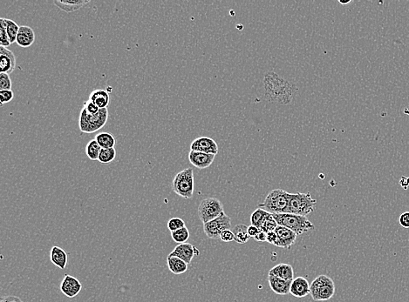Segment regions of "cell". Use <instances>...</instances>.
Here are the masks:
<instances>
[{"label":"cell","mask_w":409,"mask_h":302,"mask_svg":"<svg viewBox=\"0 0 409 302\" xmlns=\"http://www.w3.org/2000/svg\"><path fill=\"white\" fill-rule=\"evenodd\" d=\"M264 89L268 100L288 104L292 99L294 86L276 73H268L264 78Z\"/></svg>","instance_id":"obj_1"},{"label":"cell","mask_w":409,"mask_h":302,"mask_svg":"<svg viewBox=\"0 0 409 302\" xmlns=\"http://www.w3.org/2000/svg\"><path fill=\"white\" fill-rule=\"evenodd\" d=\"M258 208L272 214H289V193L280 188L272 190Z\"/></svg>","instance_id":"obj_2"},{"label":"cell","mask_w":409,"mask_h":302,"mask_svg":"<svg viewBox=\"0 0 409 302\" xmlns=\"http://www.w3.org/2000/svg\"><path fill=\"white\" fill-rule=\"evenodd\" d=\"M279 226H285L297 235L307 233L315 228L312 222L305 216H300L292 214H273Z\"/></svg>","instance_id":"obj_3"},{"label":"cell","mask_w":409,"mask_h":302,"mask_svg":"<svg viewBox=\"0 0 409 302\" xmlns=\"http://www.w3.org/2000/svg\"><path fill=\"white\" fill-rule=\"evenodd\" d=\"M108 119V108L100 109L96 114H90L83 107L81 109L79 120V126L81 132L84 133H93L102 129L107 124Z\"/></svg>","instance_id":"obj_4"},{"label":"cell","mask_w":409,"mask_h":302,"mask_svg":"<svg viewBox=\"0 0 409 302\" xmlns=\"http://www.w3.org/2000/svg\"><path fill=\"white\" fill-rule=\"evenodd\" d=\"M310 294L315 302H325L335 294V284L327 275H320L310 285Z\"/></svg>","instance_id":"obj_5"},{"label":"cell","mask_w":409,"mask_h":302,"mask_svg":"<svg viewBox=\"0 0 409 302\" xmlns=\"http://www.w3.org/2000/svg\"><path fill=\"white\" fill-rule=\"evenodd\" d=\"M316 204L310 193L289 194V214L306 217L314 211Z\"/></svg>","instance_id":"obj_6"},{"label":"cell","mask_w":409,"mask_h":302,"mask_svg":"<svg viewBox=\"0 0 409 302\" xmlns=\"http://www.w3.org/2000/svg\"><path fill=\"white\" fill-rule=\"evenodd\" d=\"M172 188L175 194L184 199H191L194 194V172L186 168L179 172L173 180Z\"/></svg>","instance_id":"obj_7"},{"label":"cell","mask_w":409,"mask_h":302,"mask_svg":"<svg viewBox=\"0 0 409 302\" xmlns=\"http://www.w3.org/2000/svg\"><path fill=\"white\" fill-rule=\"evenodd\" d=\"M199 219L203 224L211 221L224 213L222 202L216 198H207L200 203L197 209Z\"/></svg>","instance_id":"obj_8"},{"label":"cell","mask_w":409,"mask_h":302,"mask_svg":"<svg viewBox=\"0 0 409 302\" xmlns=\"http://www.w3.org/2000/svg\"><path fill=\"white\" fill-rule=\"evenodd\" d=\"M231 220L230 216L223 213L219 217L203 224V231L208 237L212 240H218L225 230L231 229Z\"/></svg>","instance_id":"obj_9"},{"label":"cell","mask_w":409,"mask_h":302,"mask_svg":"<svg viewBox=\"0 0 409 302\" xmlns=\"http://www.w3.org/2000/svg\"><path fill=\"white\" fill-rule=\"evenodd\" d=\"M200 254L199 250L190 243L179 244L174 247V249L169 254V256H174L181 259L183 262H186L188 265L191 264L194 256H197Z\"/></svg>","instance_id":"obj_10"},{"label":"cell","mask_w":409,"mask_h":302,"mask_svg":"<svg viewBox=\"0 0 409 302\" xmlns=\"http://www.w3.org/2000/svg\"><path fill=\"white\" fill-rule=\"evenodd\" d=\"M191 151L216 155L218 153V145L211 138L199 137L191 143Z\"/></svg>","instance_id":"obj_11"},{"label":"cell","mask_w":409,"mask_h":302,"mask_svg":"<svg viewBox=\"0 0 409 302\" xmlns=\"http://www.w3.org/2000/svg\"><path fill=\"white\" fill-rule=\"evenodd\" d=\"M278 236V242L276 243V246L282 247L284 249H290L291 246L295 243L298 235L285 226H279L275 230Z\"/></svg>","instance_id":"obj_12"},{"label":"cell","mask_w":409,"mask_h":302,"mask_svg":"<svg viewBox=\"0 0 409 302\" xmlns=\"http://www.w3.org/2000/svg\"><path fill=\"white\" fill-rule=\"evenodd\" d=\"M82 285L77 278L72 275H65L61 284V290L68 298H74L81 293Z\"/></svg>","instance_id":"obj_13"},{"label":"cell","mask_w":409,"mask_h":302,"mask_svg":"<svg viewBox=\"0 0 409 302\" xmlns=\"http://www.w3.org/2000/svg\"><path fill=\"white\" fill-rule=\"evenodd\" d=\"M16 65V58L14 53L6 47L0 46V73H12Z\"/></svg>","instance_id":"obj_14"},{"label":"cell","mask_w":409,"mask_h":302,"mask_svg":"<svg viewBox=\"0 0 409 302\" xmlns=\"http://www.w3.org/2000/svg\"><path fill=\"white\" fill-rule=\"evenodd\" d=\"M215 155L208 153L191 151L189 153V161L198 169L208 168L214 162Z\"/></svg>","instance_id":"obj_15"},{"label":"cell","mask_w":409,"mask_h":302,"mask_svg":"<svg viewBox=\"0 0 409 302\" xmlns=\"http://www.w3.org/2000/svg\"><path fill=\"white\" fill-rule=\"evenodd\" d=\"M268 282L272 290L277 294L280 295H286L290 294L292 281H285L283 279L276 277L274 275L268 274Z\"/></svg>","instance_id":"obj_16"},{"label":"cell","mask_w":409,"mask_h":302,"mask_svg":"<svg viewBox=\"0 0 409 302\" xmlns=\"http://www.w3.org/2000/svg\"><path fill=\"white\" fill-rule=\"evenodd\" d=\"M290 294L297 298H304L310 294V285L304 277H297L292 282Z\"/></svg>","instance_id":"obj_17"},{"label":"cell","mask_w":409,"mask_h":302,"mask_svg":"<svg viewBox=\"0 0 409 302\" xmlns=\"http://www.w3.org/2000/svg\"><path fill=\"white\" fill-rule=\"evenodd\" d=\"M35 40V33L33 29L26 25H22L17 36L16 43L23 48H27L33 44Z\"/></svg>","instance_id":"obj_18"},{"label":"cell","mask_w":409,"mask_h":302,"mask_svg":"<svg viewBox=\"0 0 409 302\" xmlns=\"http://www.w3.org/2000/svg\"><path fill=\"white\" fill-rule=\"evenodd\" d=\"M269 275H274L276 277L283 279L285 281H293L294 280V270L291 265L289 264H279L277 266L272 267V269L269 271Z\"/></svg>","instance_id":"obj_19"},{"label":"cell","mask_w":409,"mask_h":302,"mask_svg":"<svg viewBox=\"0 0 409 302\" xmlns=\"http://www.w3.org/2000/svg\"><path fill=\"white\" fill-rule=\"evenodd\" d=\"M50 260L55 266L59 268L64 270L67 265L68 256L65 253V250L62 249L59 246H53L50 252Z\"/></svg>","instance_id":"obj_20"},{"label":"cell","mask_w":409,"mask_h":302,"mask_svg":"<svg viewBox=\"0 0 409 302\" xmlns=\"http://www.w3.org/2000/svg\"><path fill=\"white\" fill-rule=\"evenodd\" d=\"M89 101L97 105L99 109L108 108L110 102L109 93L104 89L94 90L89 95Z\"/></svg>","instance_id":"obj_21"},{"label":"cell","mask_w":409,"mask_h":302,"mask_svg":"<svg viewBox=\"0 0 409 302\" xmlns=\"http://www.w3.org/2000/svg\"><path fill=\"white\" fill-rule=\"evenodd\" d=\"M167 265L171 273L174 274H182L186 273L189 265L181 259L174 256H169L167 258Z\"/></svg>","instance_id":"obj_22"},{"label":"cell","mask_w":409,"mask_h":302,"mask_svg":"<svg viewBox=\"0 0 409 302\" xmlns=\"http://www.w3.org/2000/svg\"><path fill=\"white\" fill-rule=\"evenodd\" d=\"M88 0H78V1H54V4L65 12H73L80 10L85 4H88Z\"/></svg>","instance_id":"obj_23"},{"label":"cell","mask_w":409,"mask_h":302,"mask_svg":"<svg viewBox=\"0 0 409 302\" xmlns=\"http://www.w3.org/2000/svg\"><path fill=\"white\" fill-rule=\"evenodd\" d=\"M95 141H97L98 144L101 145L103 149L107 148H114L115 145V139L114 136L109 133H101L95 136Z\"/></svg>","instance_id":"obj_24"},{"label":"cell","mask_w":409,"mask_h":302,"mask_svg":"<svg viewBox=\"0 0 409 302\" xmlns=\"http://www.w3.org/2000/svg\"><path fill=\"white\" fill-rule=\"evenodd\" d=\"M233 234L235 235L234 242L238 244H246L250 241V235L248 234V226L244 225H237L232 229Z\"/></svg>","instance_id":"obj_25"},{"label":"cell","mask_w":409,"mask_h":302,"mask_svg":"<svg viewBox=\"0 0 409 302\" xmlns=\"http://www.w3.org/2000/svg\"><path fill=\"white\" fill-rule=\"evenodd\" d=\"M2 19L4 21V26H5V30H6L7 35H8L10 42H11V44H13L14 42H16L17 36H18V33H19L21 26H19L16 22L12 20L4 19V18H2Z\"/></svg>","instance_id":"obj_26"},{"label":"cell","mask_w":409,"mask_h":302,"mask_svg":"<svg viewBox=\"0 0 409 302\" xmlns=\"http://www.w3.org/2000/svg\"><path fill=\"white\" fill-rule=\"evenodd\" d=\"M270 213H268L266 211H264L261 208H258L256 209L251 216V222L252 226H255L258 228H261V226L263 225V222L265 221V219L269 216Z\"/></svg>","instance_id":"obj_27"},{"label":"cell","mask_w":409,"mask_h":302,"mask_svg":"<svg viewBox=\"0 0 409 302\" xmlns=\"http://www.w3.org/2000/svg\"><path fill=\"white\" fill-rule=\"evenodd\" d=\"M101 145L98 144L97 141L95 140H92L88 142L86 147V153L87 157L89 158L91 161H98L100 153L102 151Z\"/></svg>","instance_id":"obj_28"},{"label":"cell","mask_w":409,"mask_h":302,"mask_svg":"<svg viewBox=\"0 0 409 302\" xmlns=\"http://www.w3.org/2000/svg\"><path fill=\"white\" fill-rule=\"evenodd\" d=\"M190 231L187 228L186 226L182 227L181 229L176 230L174 232L171 233V238L175 243L177 244H183L186 243L187 241L190 238Z\"/></svg>","instance_id":"obj_29"},{"label":"cell","mask_w":409,"mask_h":302,"mask_svg":"<svg viewBox=\"0 0 409 302\" xmlns=\"http://www.w3.org/2000/svg\"><path fill=\"white\" fill-rule=\"evenodd\" d=\"M115 157H116V151L114 148H107V149L102 148L98 159V161L101 162L102 164H109L114 161Z\"/></svg>","instance_id":"obj_30"},{"label":"cell","mask_w":409,"mask_h":302,"mask_svg":"<svg viewBox=\"0 0 409 302\" xmlns=\"http://www.w3.org/2000/svg\"><path fill=\"white\" fill-rule=\"evenodd\" d=\"M279 226L278 223L276 221L275 219L273 217V214H270L265 221L263 223V225L261 226L260 230L263 231L264 233H270V232H273L277 229V227Z\"/></svg>","instance_id":"obj_31"},{"label":"cell","mask_w":409,"mask_h":302,"mask_svg":"<svg viewBox=\"0 0 409 302\" xmlns=\"http://www.w3.org/2000/svg\"><path fill=\"white\" fill-rule=\"evenodd\" d=\"M10 44H12L10 42L8 35H7V33H6L4 21H3V19H0V46H3V47H6L7 48Z\"/></svg>","instance_id":"obj_32"},{"label":"cell","mask_w":409,"mask_h":302,"mask_svg":"<svg viewBox=\"0 0 409 302\" xmlns=\"http://www.w3.org/2000/svg\"><path fill=\"white\" fill-rule=\"evenodd\" d=\"M185 226V222L181 218H172L168 221V228L172 232L181 229Z\"/></svg>","instance_id":"obj_33"},{"label":"cell","mask_w":409,"mask_h":302,"mask_svg":"<svg viewBox=\"0 0 409 302\" xmlns=\"http://www.w3.org/2000/svg\"><path fill=\"white\" fill-rule=\"evenodd\" d=\"M12 83L7 73H0V91L12 90Z\"/></svg>","instance_id":"obj_34"},{"label":"cell","mask_w":409,"mask_h":302,"mask_svg":"<svg viewBox=\"0 0 409 302\" xmlns=\"http://www.w3.org/2000/svg\"><path fill=\"white\" fill-rule=\"evenodd\" d=\"M14 98V93L12 90H5V91H0V104L4 105L5 103H8L12 101Z\"/></svg>","instance_id":"obj_35"},{"label":"cell","mask_w":409,"mask_h":302,"mask_svg":"<svg viewBox=\"0 0 409 302\" xmlns=\"http://www.w3.org/2000/svg\"><path fill=\"white\" fill-rule=\"evenodd\" d=\"M83 107H84V108L86 109V111L87 113H90V114H96V113H99V111H100V109H99L97 105H94L93 102H92V101H90L89 100L87 101H86Z\"/></svg>","instance_id":"obj_36"},{"label":"cell","mask_w":409,"mask_h":302,"mask_svg":"<svg viewBox=\"0 0 409 302\" xmlns=\"http://www.w3.org/2000/svg\"><path fill=\"white\" fill-rule=\"evenodd\" d=\"M221 241L223 242H231L235 241V235L233 234L232 230H225L221 234Z\"/></svg>","instance_id":"obj_37"},{"label":"cell","mask_w":409,"mask_h":302,"mask_svg":"<svg viewBox=\"0 0 409 302\" xmlns=\"http://www.w3.org/2000/svg\"><path fill=\"white\" fill-rule=\"evenodd\" d=\"M399 222L402 227L409 228V212H406L401 214Z\"/></svg>","instance_id":"obj_38"},{"label":"cell","mask_w":409,"mask_h":302,"mask_svg":"<svg viewBox=\"0 0 409 302\" xmlns=\"http://www.w3.org/2000/svg\"><path fill=\"white\" fill-rule=\"evenodd\" d=\"M277 242H278V236H277V234H276L275 231L267 233L268 243H270V244H272V245H274V246H275Z\"/></svg>","instance_id":"obj_39"},{"label":"cell","mask_w":409,"mask_h":302,"mask_svg":"<svg viewBox=\"0 0 409 302\" xmlns=\"http://www.w3.org/2000/svg\"><path fill=\"white\" fill-rule=\"evenodd\" d=\"M254 240H255L256 242H267V234L264 233L263 231L260 230L259 233L257 234V236L254 238Z\"/></svg>","instance_id":"obj_40"},{"label":"cell","mask_w":409,"mask_h":302,"mask_svg":"<svg viewBox=\"0 0 409 302\" xmlns=\"http://www.w3.org/2000/svg\"><path fill=\"white\" fill-rule=\"evenodd\" d=\"M259 228H258L257 226H252V225L248 226V234L250 235V237L253 238V239L257 236V234L259 233Z\"/></svg>","instance_id":"obj_41"},{"label":"cell","mask_w":409,"mask_h":302,"mask_svg":"<svg viewBox=\"0 0 409 302\" xmlns=\"http://www.w3.org/2000/svg\"><path fill=\"white\" fill-rule=\"evenodd\" d=\"M0 302H23L21 299L16 296H6V297H2Z\"/></svg>","instance_id":"obj_42"},{"label":"cell","mask_w":409,"mask_h":302,"mask_svg":"<svg viewBox=\"0 0 409 302\" xmlns=\"http://www.w3.org/2000/svg\"><path fill=\"white\" fill-rule=\"evenodd\" d=\"M400 185L402 186V188H404L405 190L408 189L409 185V178L405 177V176L401 178L400 180Z\"/></svg>","instance_id":"obj_43"},{"label":"cell","mask_w":409,"mask_h":302,"mask_svg":"<svg viewBox=\"0 0 409 302\" xmlns=\"http://www.w3.org/2000/svg\"><path fill=\"white\" fill-rule=\"evenodd\" d=\"M339 2L342 4H349V3H351V0H349V1H341V0H340Z\"/></svg>","instance_id":"obj_44"}]
</instances>
